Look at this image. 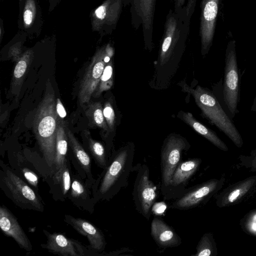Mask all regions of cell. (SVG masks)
Wrapping results in <instances>:
<instances>
[{"mask_svg":"<svg viewBox=\"0 0 256 256\" xmlns=\"http://www.w3.org/2000/svg\"><path fill=\"white\" fill-rule=\"evenodd\" d=\"M134 148L127 144L114 152L109 158L106 166L92 186L98 202L110 201L128 185V178L133 170Z\"/></svg>","mask_w":256,"mask_h":256,"instance_id":"1","label":"cell"},{"mask_svg":"<svg viewBox=\"0 0 256 256\" xmlns=\"http://www.w3.org/2000/svg\"><path fill=\"white\" fill-rule=\"evenodd\" d=\"M56 98L50 81L46 84L44 96L36 108L33 130L44 162L50 172L53 166L58 124Z\"/></svg>","mask_w":256,"mask_h":256,"instance_id":"2","label":"cell"},{"mask_svg":"<svg viewBox=\"0 0 256 256\" xmlns=\"http://www.w3.org/2000/svg\"><path fill=\"white\" fill-rule=\"evenodd\" d=\"M184 88L192 94L202 116L224 133L237 146L241 147L243 141L240 134L215 96L208 90L200 86L194 89L187 86Z\"/></svg>","mask_w":256,"mask_h":256,"instance_id":"3","label":"cell"},{"mask_svg":"<svg viewBox=\"0 0 256 256\" xmlns=\"http://www.w3.org/2000/svg\"><path fill=\"white\" fill-rule=\"evenodd\" d=\"M190 19L185 8L169 10L164 24L159 52L161 66L184 48L190 32Z\"/></svg>","mask_w":256,"mask_h":256,"instance_id":"4","label":"cell"},{"mask_svg":"<svg viewBox=\"0 0 256 256\" xmlns=\"http://www.w3.org/2000/svg\"><path fill=\"white\" fill-rule=\"evenodd\" d=\"M0 188L18 208L43 212L44 203L34 190L11 168L0 162Z\"/></svg>","mask_w":256,"mask_h":256,"instance_id":"5","label":"cell"},{"mask_svg":"<svg viewBox=\"0 0 256 256\" xmlns=\"http://www.w3.org/2000/svg\"><path fill=\"white\" fill-rule=\"evenodd\" d=\"M240 82L236 41L230 40L226 50L222 94L224 106L231 118L239 112Z\"/></svg>","mask_w":256,"mask_h":256,"instance_id":"6","label":"cell"},{"mask_svg":"<svg viewBox=\"0 0 256 256\" xmlns=\"http://www.w3.org/2000/svg\"><path fill=\"white\" fill-rule=\"evenodd\" d=\"M136 172L134 183L132 198L136 211L149 220L153 204L157 198L156 187L150 180V170L146 164H137L133 167Z\"/></svg>","mask_w":256,"mask_h":256,"instance_id":"7","label":"cell"},{"mask_svg":"<svg viewBox=\"0 0 256 256\" xmlns=\"http://www.w3.org/2000/svg\"><path fill=\"white\" fill-rule=\"evenodd\" d=\"M188 148L187 142L182 138L176 136H168L164 143L160 154V190L164 200L174 172L182 162V152Z\"/></svg>","mask_w":256,"mask_h":256,"instance_id":"8","label":"cell"},{"mask_svg":"<svg viewBox=\"0 0 256 256\" xmlns=\"http://www.w3.org/2000/svg\"><path fill=\"white\" fill-rule=\"evenodd\" d=\"M114 50L110 44L98 50L86 67L80 82L78 94L80 104L88 103L95 92L106 64L110 60Z\"/></svg>","mask_w":256,"mask_h":256,"instance_id":"9","label":"cell"},{"mask_svg":"<svg viewBox=\"0 0 256 256\" xmlns=\"http://www.w3.org/2000/svg\"><path fill=\"white\" fill-rule=\"evenodd\" d=\"M156 0H129L132 27L138 29L141 26L146 47L152 45L154 20Z\"/></svg>","mask_w":256,"mask_h":256,"instance_id":"10","label":"cell"},{"mask_svg":"<svg viewBox=\"0 0 256 256\" xmlns=\"http://www.w3.org/2000/svg\"><path fill=\"white\" fill-rule=\"evenodd\" d=\"M220 0H202L200 4V36L201 53L206 54L212 45Z\"/></svg>","mask_w":256,"mask_h":256,"instance_id":"11","label":"cell"},{"mask_svg":"<svg viewBox=\"0 0 256 256\" xmlns=\"http://www.w3.org/2000/svg\"><path fill=\"white\" fill-rule=\"evenodd\" d=\"M47 240L41 246L52 254L62 256L94 255L78 241L66 237L60 233H50L44 230Z\"/></svg>","mask_w":256,"mask_h":256,"instance_id":"12","label":"cell"},{"mask_svg":"<svg viewBox=\"0 0 256 256\" xmlns=\"http://www.w3.org/2000/svg\"><path fill=\"white\" fill-rule=\"evenodd\" d=\"M92 184L72 171V182L68 198L79 209L92 214L96 201L92 189Z\"/></svg>","mask_w":256,"mask_h":256,"instance_id":"13","label":"cell"},{"mask_svg":"<svg viewBox=\"0 0 256 256\" xmlns=\"http://www.w3.org/2000/svg\"><path fill=\"white\" fill-rule=\"evenodd\" d=\"M200 162L199 158H190L179 164L172 176L164 200H175L184 192L188 182L198 170Z\"/></svg>","mask_w":256,"mask_h":256,"instance_id":"14","label":"cell"},{"mask_svg":"<svg viewBox=\"0 0 256 256\" xmlns=\"http://www.w3.org/2000/svg\"><path fill=\"white\" fill-rule=\"evenodd\" d=\"M66 134L68 144L72 150V156L70 158H68L72 162H70V163L76 173L93 185L96 179L92 173V161L90 155L70 130H66Z\"/></svg>","mask_w":256,"mask_h":256,"instance_id":"15","label":"cell"},{"mask_svg":"<svg viewBox=\"0 0 256 256\" xmlns=\"http://www.w3.org/2000/svg\"><path fill=\"white\" fill-rule=\"evenodd\" d=\"M64 221L80 234L86 236L90 248L96 252H103L106 246L104 236L102 230L88 220L65 214Z\"/></svg>","mask_w":256,"mask_h":256,"instance_id":"16","label":"cell"},{"mask_svg":"<svg viewBox=\"0 0 256 256\" xmlns=\"http://www.w3.org/2000/svg\"><path fill=\"white\" fill-rule=\"evenodd\" d=\"M0 228L7 236L12 238L27 252L32 249L31 242L16 217L4 205L0 206Z\"/></svg>","mask_w":256,"mask_h":256,"instance_id":"17","label":"cell"},{"mask_svg":"<svg viewBox=\"0 0 256 256\" xmlns=\"http://www.w3.org/2000/svg\"><path fill=\"white\" fill-rule=\"evenodd\" d=\"M45 181L50 187V193L55 200L64 202L68 198L72 182L71 163L68 158Z\"/></svg>","mask_w":256,"mask_h":256,"instance_id":"18","label":"cell"},{"mask_svg":"<svg viewBox=\"0 0 256 256\" xmlns=\"http://www.w3.org/2000/svg\"><path fill=\"white\" fill-rule=\"evenodd\" d=\"M150 234L160 248H174L182 243V238L173 228L168 224L160 216H156L152 219L150 224Z\"/></svg>","mask_w":256,"mask_h":256,"instance_id":"19","label":"cell"},{"mask_svg":"<svg viewBox=\"0 0 256 256\" xmlns=\"http://www.w3.org/2000/svg\"><path fill=\"white\" fill-rule=\"evenodd\" d=\"M123 7L124 0H106L94 12L97 28L105 26L108 30L114 28Z\"/></svg>","mask_w":256,"mask_h":256,"instance_id":"20","label":"cell"},{"mask_svg":"<svg viewBox=\"0 0 256 256\" xmlns=\"http://www.w3.org/2000/svg\"><path fill=\"white\" fill-rule=\"evenodd\" d=\"M212 190V184H202L186 189L184 192L174 200L170 207L173 209L187 210L199 204Z\"/></svg>","mask_w":256,"mask_h":256,"instance_id":"21","label":"cell"},{"mask_svg":"<svg viewBox=\"0 0 256 256\" xmlns=\"http://www.w3.org/2000/svg\"><path fill=\"white\" fill-rule=\"evenodd\" d=\"M180 118L196 132L203 136L215 146L222 150L226 151L228 150L226 144L219 138L216 134L204 125L198 121L188 112H180L179 114Z\"/></svg>","mask_w":256,"mask_h":256,"instance_id":"22","label":"cell"},{"mask_svg":"<svg viewBox=\"0 0 256 256\" xmlns=\"http://www.w3.org/2000/svg\"><path fill=\"white\" fill-rule=\"evenodd\" d=\"M68 141L63 122L58 124L56 144L55 156L51 174L57 171L68 158Z\"/></svg>","mask_w":256,"mask_h":256,"instance_id":"23","label":"cell"},{"mask_svg":"<svg viewBox=\"0 0 256 256\" xmlns=\"http://www.w3.org/2000/svg\"><path fill=\"white\" fill-rule=\"evenodd\" d=\"M32 60V54L27 51L17 61L14 67L11 84V90L13 94L18 96L21 86L24 80Z\"/></svg>","mask_w":256,"mask_h":256,"instance_id":"24","label":"cell"},{"mask_svg":"<svg viewBox=\"0 0 256 256\" xmlns=\"http://www.w3.org/2000/svg\"><path fill=\"white\" fill-rule=\"evenodd\" d=\"M86 143L88 150L94 160L96 164L102 170L107 166L109 158H108L105 148L103 144L94 139L88 132L86 134Z\"/></svg>","mask_w":256,"mask_h":256,"instance_id":"25","label":"cell"},{"mask_svg":"<svg viewBox=\"0 0 256 256\" xmlns=\"http://www.w3.org/2000/svg\"><path fill=\"white\" fill-rule=\"evenodd\" d=\"M86 114L93 126L105 132L110 131L104 116L103 108L100 102L90 103L86 110Z\"/></svg>","mask_w":256,"mask_h":256,"instance_id":"26","label":"cell"},{"mask_svg":"<svg viewBox=\"0 0 256 256\" xmlns=\"http://www.w3.org/2000/svg\"><path fill=\"white\" fill-rule=\"evenodd\" d=\"M113 85V66L110 60L106 66L100 77L98 84L93 94L94 97H98L102 93L110 90Z\"/></svg>","mask_w":256,"mask_h":256,"instance_id":"27","label":"cell"},{"mask_svg":"<svg viewBox=\"0 0 256 256\" xmlns=\"http://www.w3.org/2000/svg\"><path fill=\"white\" fill-rule=\"evenodd\" d=\"M20 177L37 191L39 184V177L35 172L26 167H20Z\"/></svg>","mask_w":256,"mask_h":256,"instance_id":"28","label":"cell"},{"mask_svg":"<svg viewBox=\"0 0 256 256\" xmlns=\"http://www.w3.org/2000/svg\"><path fill=\"white\" fill-rule=\"evenodd\" d=\"M36 13V6L34 0H27L24 11L23 19L26 27L32 24Z\"/></svg>","mask_w":256,"mask_h":256,"instance_id":"29","label":"cell"},{"mask_svg":"<svg viewBox=\"0 0 256 256\" xmlns=\"http://www.w3.org/2000/svg\"><path fill=\"white\" fill-rule=\"evenodd\" d=\"M197 0H171L174 4V9L185 8L187 14L192 18L195 10Z\"/></svg>","mask_w":256,"mask_h":256,"instance_id":"30","label":"cell"},{"mask_svg":"<svg viewBox=\"0 0 256 256\" xmlns=\"http://www.w3.org/2000/svg\"><path fill=\"white\" fill-rule=\"evenodd\" d=\"M103 113L109 130L112 132L114 130L115 124V114L110 102L105 103L103 108Z\"/></svg>","mask_w":256,"mask_h":256,"instance_id":"31","label":"cell"},{"mask_svg":"<svg viewBox=\"0 0 256 256\" xmlns=\"http://www.w3.org/2000/svg\"><path fill=\"white\" fill-rule=\"evenodd\" d=\"M166 209V206L163 202L154 203L152 206V212L154 213L156 216H160L162 214Z\"/></svg>","mask_w":256,"mask_h":256,"instance_id":"32","label":"cell"},{"mask_svg":"<svg viewBox=\"0 0 256 256\" xmlns=\"http://www.w3.org/2000/svg\"><path fill=\"white\" fill-rule=\"evenodd\" d=\"M56 108L58 116L64 118L66 116V112L60 98H56Z\"/></svg>","mask_w":256,"mask_h":256,"instance_id":"33","label":"cell"},{"mask_svg":"<svg viewBox=\"0 0 256 256\" xmlns=\"http://www.w3.org/2000/svg\"><path fill=\"white\" fill-rule=\"evenodd\" d=\"M240 192V190L239 189H236L232 192L228 196V200L230 202H233L237 198Z\"/></svg>","mask_w":256,"mask_h":256,"instance_id":"34","label":"cell"},{"mask_svg":"<svg viewBox=\"0 0 256 256\" xmlns=\"http://www.w3.org/2000/svg\"><path fill=\"white\" fill-rule=\"evenodd\" d=\"M251 110L252 112H256V92L255 96L253 101V103L251 106Z\"/></svg>","mask_w":256,"mask_h":256,"instance_id":"35","label":"cell"},{"mask_svg":"<svg viewBox=\"0 0 256 256\" xmlns=\"http://www.w3.org/2000/svg\"><path fill=\"white\" fill-rule=\"evenodd\" d=\"M124 7L129 4V0H124Z\"/></svg>","mask_w":256,"mask_h":256,"instance_id":"36","label":"cell"},{"mask_svg":"<svg viewBox=\"0 0 256 256\" xmlns=\"http://www.w3.org/2000/svg\"><path fill=\"white\" fill-rule=\"evenodd\" d=\"M252 228L254 230H256V221L254 222L252 225Z\"/></svg>","mask_w":256,"mask_h":256,"instance_id":"37","label":"cell"}]
</instances>
